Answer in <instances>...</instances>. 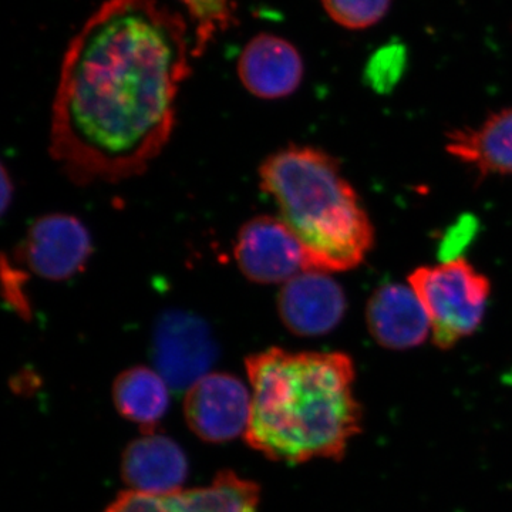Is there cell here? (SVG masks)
Returning a JSON list of instances; mask_svg holds the SVG:
<instances>
[{
    "mask_svg": "<svg viewBox=\"0 0 512 512\" xmlns=\"http://www.w3.org/2000/svg\"><path fill=\"white\" fill-rule=\"evenodd\" d=\"M156 370L175 392H187L217 359V346L204 320L171 311L158 320L153 336Z\"/></svg>",
    "mask_w": 512,
    "mask_h": 512,
    "instance_id": "7",
    "label": "cell"
},
{
    "mask_svg": "<svg viewBox=\"0 0 512 512\" xmlns=\"http://www.w3.org/2000/svg\"><path fill=\"white\" fill-rule=\"evenodd\" d=\"M446 151L478 177H512V107L494 111L476 127L450 131Z\"/></svg>",
    "mask_w": 512,
    "mask_h": 512,
    "instance_id": "14",
    "label": "cell"
},
{
    "mask_svg": "<svg viewBox=\"0 0 512 512\" xmlns=\"http://www.w3.org/2000/svg\"><path fill=\"white\" fill-rule=\"evenodd\" d=\"M262 191L311 256L315 271H352L375 245V227L339 161L311 146H289L259 168Z\"/></svg>",
    "mask_w": 512,
    "mask_h": 512,
    "instance_id": "3",
    "label": "cell"
},
{
    "mask_svg": "<svg viewBox=\"0 0 512 512\" xmlns=\"http://www.w3.org/2000/svg\"><path fill=\"white\" fill-rule=\"evenodd\" d=\"M2 178H3L2 208H3V214H6V210H8L10 201H12V197H13V184L10 183L8 170H6L5 167H3Z\"/></svg>",
    "mask_w": 512,
    "mask_h": 512,
    "instance_id": "20",
    "label": "cell"
},
{
    "mask_svg": "<svg viewBox=\"0 0 512 512\" xmlns=\"http://www.w3.org/2000/svg\"><path fill=\"white\" fill-rule=\"evenodd\" d=\"M406 66V46L399 42L384 45L366 64V83L377 93L390 92L402 79Z\"/></svg>",
    "mask_w": 512,
    "mask_h": 512,
    "instance_id": "18",
    "label": "cell"
},
{
    "mask_svg": "<svg viewBox=\"0 0 512 512\" xmlns=\"http://www.w3.org/2000/svg\"><path fill=\"white\" fill-rule=\"evenodd\" d=\"M259 500L258 484L224 470L207 487L164 494L123 491L104 512H258Z\"/></svg>",
    "mask_w": 512,
    "mask_h": 512,
    "instance_id": "8",
    "label": "cell"
},
{
    "mask_svg": "<svg viewBox=\"0 0 512 512\" xmlns=\"http://www.w3.org/2000/svg\"><path fill=\"white\" fill-rule=\"evenodd\" d=\"M188 476L183 448L164 434H144L131 441L121 458V477L130 490L164 494L180 490Z\"/></svg>",
    "mask_w": 512,
    "mask_h": 512,
    "instance_id": "13",
    "label": "cell"
},
{
    "mask_svg": "<svg viewBox=\"0 0 512 512\" xmlns=\"http://www.w3.org/2000/svg\"><path fill=\"white\" fill-rule=\"evenodd\" d=\"M252 412L244 439L269 460H340L362 430L356 367L342 352L271 348L245 360Z\"/></svg>",
    "mask_w": 512,
    "mask_h": 512,
    "instance_id": "2",
    "label": "cell"
},
{
    "mask_svg": "<svg viewBox=\"0 0 512 512\" xmlns=\"http://www.w3.org/2000/svg\"><path fill=\"white\" fill-rule=\"evenodd\" d=\"M251 412L252 393L229 373H208L185 392V420L205 443L222 444L245 436Z\"/></svg>",
    "mask_w": 512,
    "mask_h": 512,
    "instance_id": "6",
    "label": "cell"
},
{
    "mask_svg": "<svg viewBox=\"0 0 512 512\" xmlns=\"http://www.w3.org/2000/svg\"><path fill=\"white\" fill-rule=\"evenodd\" d=\"M393 0H320L330 19L340 28L365 30L382 22Z\"/></svg>",
    "mask_w": 512,
    "mask_h": 512,
    "instance_id": "17",
    "label": "cell"
},
{
    "mask_svg": "<svg viewBox=\"0 0 512 512\" xmlns=\"http://www.w3.org/2000/svg\"><path fill=\"white\" fill-rule=\"evenodd\" d=\"M407 284L429 316L431 340L437 348L453 349L483 325L493 286L463 256L419 266L407 276Z\"/></svg>",
    "mask_w": 512,
    "mask_h": 512,
    "instance_id": "4",
    "label": "cell"
},
{
    "mask_svg": "<svg viewBox=\"0 0 512 512\" xmlns=\"http://www.w3.org/2000/svg\"><path fill=\"white\" fill-rule=\"evenodd\" d=\"M187 23L158 0H107L60 69L50 154L77 185L143 174L167 146L190 76Z\"/></svg>",
    "mask_w": 512,
    "mask_h": 512,
    "instance_id": "1",
    "label": "cell"
},
{
    "mask_svg": "<svg viewBox=\"0 0 512 512\" xmlns=\"http://www.w3.org/2000/svg\"><path fill=\"white\" fill-rule=\"evenodd\" d=\"M305 73L303 59L284 37L259 33L238 59V76L245 89L259 99L278 100L299 89Z\"/></svg>",
    "mask_w": 512,
    "mask_h": 512,
    "instance_id": "12",
    "label": "cell"
},
{
    "mask_svg": "<svg viewBox=\"0 0 512 512\" xmlns=\"http://www.w3.org/2000/svg\"><path fill=\"white\" fill-rule=\"evenodd\" d=\"M239 271L259 285H284L293 276L315 271L311 256L279 217L259 215L245 222L235 239Z\"/></svg>",
    "mask_w": 512,
    "mask_h": 512,
    "instance_id": "5",
    "label": "cell"
},
{
    "mask_svg": "<svg viewBox=\"0 0 512 512\" xmlns=\"http://www.w3.org/2000/svg\"><path fill=\"white\" fill-rule=\"evenodd\" d=\"M2 282H3V298L8 302L10 308L13 309L20 318H30V303L28 301V293L25 291L26 275L22 269L16 268L15 265L9 264L6 256H3L2 262Z\"/></svg>",
    "mask_w": 512,
    "mask_h": 512,
    "instance_id": "19",
    "label": "cell"
},
{
    "mask_svg": "<svg viewBox=\"0 0 512 512\" xmlns=\"http://www.w3.org/2000/svg\"><path fill=\"white\" fill-rule=\"evenodd\" d=\"M113 402L117 412L143 434L156 433L170 406V386L157 370L133 366L114 380Z\"/></svg>",
    "mask_w": 512,
    "mask_h": 512,
    "instance_id": "15",
    "label": "cell"
},
{
    "mask_svg": "<svg viewBox=\"0 0 512 512\" xmlns=\"http://www.w3.org/2000/svg\"><path fill=\"white\" fill-rule=\"evenodd\" d=\"M366 326L382 348L404 352L423 345L431 336L429 316L409 284H384L366 305Z\"/></svg>",
    "mask_w": 512,
    "mask_h": 512,
    "instance_id": "11",
    "label": "cell"
},
{
    "mask_svg": "<svg viewBox=\"0 0 512 512\" xmlns=\"http://www.w3.org/2000/svg\"><path fill=\"white\" fill-rule=\"evenodd\" d=\"M276 305L289 332L313 338L338 328L348 311V298L328 272L305 271L282 285Z\"/></svg>",
    "mask_w": 512,
    "mask_h": 512,
    "instance_id": "10",
    "label": "cell"
},
{
    "mask_svg": "<svg viewBox=\"0 0 512 512\" xmlns=\"http://www.w3.org/2000/svg\"><path fill=\"white\" fill-rule=\"evenodd\" d=\"M92 237L79 218L50 214L33 222L20 245V262L47 281H67L86 268Z\"/></svg>",
    "mask_w": 512,
    "mask_h": 512,
    "instance_id": "9",
    "label": "cell"
},
{
    "mask_svg": "<svg viewBox=\"0 0 512 512\" xmlns=\"http://www.w3.org/2000/svg\"><path fill=\"white\" fill-rule=\"evenodd\" d=\"M195 25L192 56L201 57L215 37L237 23L234 0H180Z\"/></svg>",
    "mask_w": 512,
    "mask_h": 512,
    "instance_id": "16",
    "label": "cell"
}]
</instances>
